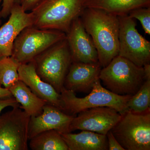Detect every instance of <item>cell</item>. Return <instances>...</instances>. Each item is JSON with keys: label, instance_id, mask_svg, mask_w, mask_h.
Segmentation results:
<instances>
[{"label": "cell", "instance_id": "obj_1", "mask_svg": "<svg viewBox=\"0 0 150 150\" xmlns=\"http://www.w3.org/2000/svg\"><path fill=\"white\" fill-rule=\"evenodd\" d=\"M93 41L101 67L107 66L119 52L118 16L101 10L86 8L80 16Z\"/></svg>", "mask_w": 150, "mask_h": 150}, {"label": "cell", "instance_id": "obj_2", "mask_svg": "<svg viewBox=\"0 0 150 150\" xmlns=\"http://www.w3.org/2000/svg\"><path fill=\"white\" fill-rule=\"evenodd\" d=\"M86 0H44L31 11L33 27L67 33L85 8Z\"/></svg>", "mask_w": 150, "mask_h": 150}, {"label": "cell", "instance_id": "obj_3", "mask_svg": "<svg viewBox=\"0 0 150 150\" xmlns=\"http://www.w3.org/2000/svg\"><path fill=\"white\" fill-rule=\"evenodd\" d=\"M99 79L106 88L119 95H134L145 81L143 67L119 56L101 69Z\"/></svg>", "mask_w": 150, "mask_h": 150}, {"label": "cell", "instance_id": "obj_4", "mask_svg": "<svg viewBox=\"0 0 150 150\" xmlns=\"http://www.w3.org/2000/svg\"><path fill=\"white\" fill-rule=\"evenodd\" d=\"M64 106L63 111L76 115L85 110L99 107L112 108L121 115L129 111L127 103L131 95H119L113 93L101 85L100 80L97 81L88 95L77 97L75 93L63 87L60 93Z\"/></svg>", "mask_w": 150, "mask_h": 150}, {"label": "cell", "instance_id": "obj_5", "mask_svg": "<svg viewBox=\"0 0 150 150\" xmlns=\"http://www.w3.org/2000/svg\"><path fill=\"white\" fill-rule=\"evenodd\" d=\"M33 61L38 76L60 93L73 62L67 38L51 46Z\"/></svg>", "mask_w": 150, "mask_h": 150}, {"label": "cell", "instance_id": "obj_6", "mask_svg": "<svg viewBox=\"0 0 150 150\" xmlns=\"http://www.w3.org/2000/svg\"><path fill=\"white\" fill-rule=\"evenodd\" d=\"M110 131L125 150H150V110L127 111Z\"/></svg>", "mask_w": 150, "mask_h": 150}, {"label": "cell", "instance_id": "obj_7", "mask_svg": "<svg viewBox=\"0 0 150 150\" xmlns=\"http://www.w3.org/2000/svg\"><path fill=\"white\" fill-rule=\"evenodd\" d=\"M66 38V33L60 30L25 28L15 40L11 57L20 64L29 63Z\"/></svg>", "mask_w": 150, "mask_h": 150}, {"label": "cell", "instance_id": "obj_8", "mask_svg": "<svg viewBox=\"0 0 150 150\" xmlns=\"http://www.w3.org/2000/svg\"><path fill=\"white\" fill-rule=\"evenodd\" d=\"M118 56L139 67L150 63V42L139 33L134 18L128 15L118 16Z\"/></svg>", "mask_w": 150, "mask_h": 150}, {"label": "cell", "instance_id": "obj_9", "mask_svg": "<svg viewBox=\"0 0 150 150\" xmlns=\"http://www.w3.org/2000/svg\"><path fill=\"white\" fill-rule=\"evenodd\" d=\"M0 116V150H28L30 116L20 106Z\"/></svg>", "mask_w": 150, "mask_h": 150}, {"label": "cell", "instance_id": "obj_10", "mask_svg": "<svg viewBox=\"0 0 150 150\" xmlns=\"http://www.w3.org/2000/svg\"><path fill=\"white\" fill-rule=\"evenodd\" d=\"M78 114L71 122L70 132L81 130L106 135L121 118L118 111L108 107L93 108Z\"/></svg>", "mask_w": 150, "mask_h": 150}, {"label": "cell", "instance_id": "obj_11", "mask_svg": "<svg viewBox=\"0 0 150 150\" xmlns=\"http://www.w3.org/2000/svg\"><path fill=\"white\" fill-rule=\"evenodd\" d=\"M66 34L73 62L99 63L96 48L85 29L80 17L73 21Z\"/></svg>", "mask_w": 150, "mask_h": 150}, {"label": "cell", "instance_id": "obj_12", "mask_svg": "<svg viewBox=\"0 0 150 150\" xmlns=\"http://www.w3.org/2000/svg\"><path fill=\"white\" fill-rule=\"evenodd\" d=\"M75 115L65 113L51 105L43 106L40 115L30 117L28 125V139L43 131L55 130L60 133H69L71 122Z\"/></svg>", "mask_w": 150, "mask_h": 150}, {"label": "cell", "instance_id": "obj_13", "mask_svg": "<svg viewBox=\"0 0 150 150\" xmlns=\"http://www.w3.org/2000/svg\"><path fill=\"white\" fill-rule=\"evenodd\" d=\"M8 21L0 27V59L11 56L15 40L25 28L32 26L31 13H28L19 3L14 5Z\"/></svg>", "mask_w": 150, "mask_h": 150}, {"label": "cell", "instance_id": "obj_14", "mask_svg": "<svg viewBox=\"0 0 150 150\" xmlns=\"http://www.w3.org/2000/svg\"><path fill=\"white\" fill-rule=\"evenodd\" d=\"M19 80L23 82L35 95L47 103L64 110L61 95L50 84L43 81L36 72L33 61L21 64L18 70Z\"/></svg>", "mask_w": 150, "mask_h": 150}, {"label": "cell", "instance_id": "obj_15", "mask_svg": "<svg viewBox=\"0 0 150 150\" xmlns=\"http://www.w3.org/2000/svg\"><path fill=\"white\" fill-rule=\"evenodd\" d=\"M101 69L99 63L72 62L65 78L64 87L75 93L90 92L96 82L100 79Z\"/></svg>", "mask_w": 150, "mask_h": 150}, {"label": "cell", "instance_id": "obj_16", "mask_svg": "<svg viewBox=\"0 0 150 150\" xmlns=\"http://www.w3.org/2000/svg\"><path fill=\"white\" fill-rule=\"evenodd\" d=\"M60 134L69 150H108L106 135L88 131Z\"/></svg>", "mask_w": 150, "mask_h": 150}, {"label": "cell", "instance_id": "obj_17", "mask_svg": "<svg viewBox=\"0 0 150 150\" xmlns=\"http://www.w3.org/2000/svg\"><path fill=\"white\" fill-rule=\"evenodd\" d=\"M17 101L21 105L20 107L30 117L40 115L43 106L47 104L44 100L33 93L25 84L19 80L9 89Z\"/></svg>", "mask_w": 150, "mask_h": 150}, {"label": "cell", "instance_id": "obj_18", "mask_svg": "<svg viewBox=\"0 0 150 150\" xmlns=\"http://www.w3.org/2000/svg\"><path fill=\"white\" fill-rule=\"evenodd\" d=\"M150 0H86L85 7L101 10L117 16L128 15L134 9L149 7Z\"/></svg>", "mask_w": 150, "mask_h": 150}, {"label": "cell", "instance_id": "obj_19", "mask_svg": "<svg viewBox=\"0 0 150 150\" xmlns=\"http://www.w3.org/2000/svg\"><path fill=\"white\" fill-rule=\"evenodd\" d=\"M30 140L32 150H69L61 134L55 130L43 131Z\"/></svg>", "mask_w": 150, "mask_h": 150}, {"label": "cell", "instance_id": "obj_20", "mask_svg": "<svg viewBox=\"0 0 150 150\" xmlns=\"http://www.w3.org/2000/svg\"><path fill=\"white\" fill-rule=\"evenodd\" d=\"M20 64L11 56L0 59V86L9 89L19 80Z\"/></svg>", "mask_w": 150, "mask_h": 150}, {"label": "cell", "instance_id": "obj_21", "mask_svg": "<svg viewBox=\"0 0 150 150\" xmlns=\"http://www.w3.org/2000/svg\"><path fill=\"white\" fill-rule=\"evenodd\" d=\"M128 110L142 113L150 110V79L145 81L139 90L127 103Z\"/></svg>", "mask_w": 150, "mask_h": 150}, {"label": "cell", "instance_id": "obj_22", "mask_svg": "<svg viewBox=\"0 0 150 150\" xmlns=\"http://www.w3.org/2000/svg\"><path fill=\"white\" fill-rule=\"evenodd\" d=\"M131 18L139 21L142 27L146 34H150V8L142 7L134 9L128 13Z\"/></svg>", "mask_w": 150, "mask_h": 150}, {"label": "cell", "instance_id": "obj_23", "mask_svg": "<svg viewBox=\"0 0 150 150\" xmlns=\"http://www.w3.org/2000/svg\"><path fill=\"white\" fill-rule=\"evenodd\" d=\"M20 0H2L1 17L6 18L10 14L11 11L14 5L16 3H19Z\"/></svg>", "mask_w": 150, "mask_h": 150}, {"label": "cell", "instance_id": "obj_24", "mask_svg": "<svg viewBox=\"0 0 150 150\" xmlns=\"http://www.w3.org/2000/svg\"><path fill=\"white\" fill-rule=\"evenodd\" d=\"M44 0H20L19 4L25 12L35 8Z\"/></svg>", "mask_w": 150, "mask_h": 150}, {"label": "cell", "instance_id": "obj_25", "mask_svg": "<svg viewBox=\"0 0 150 150\" xmlns=\"http://www.w3.org/2000/svg\"><path fill=\"white\" fill-rule=\"evenodd\" d=\"M109 150H125L119 144L110 131L106 134Z\"/></svg>", "mask_w": 150, "mask_h": 150}, {"label": "cell", "instance_id": "obj_26", "mask_svg": "<svg viewBox=\"0 0 150 150\" xmlns=\"http://www.w3.org/2000/svg\"><path fill=\"white\" fill-rule=\"evenodd\" d=\"M8 106L17 107L20 106V104L13 96L0 98V113L4 108Z\"/></svg>", "mask_w": 150, "mask_h": 150}, {"label": "cell", "instance_id": "obj_27", "mask_svg": "<svg viewBox=\"0 0 150 150\" xmlns=\"http://www.w3.org/2000/svg\"><path fill=\"white\" fill-rule=\"evenodd\" d=\"M13 96L9 90L5 88H2L0 86V98Z\"/></svg>", "mask_w": 150, "mask_h": 150}, {"label": "cell", "instance_id": "obj_28", "mask_svg": "<svg viewBox=\"0 0 150 150\" xmlns=\"http://www.w3.org/2000/svg\"><path fill=\"white\" fill-rule=\"evenodd\" d=\"M145 81L150 79V64H147L143 67Z\"/></svg>", "mask_w": 150, "mask_h": 150}, {"label": "cell", "instance_id": "obj_29", "mask_svg": "<svg viewBox=\"0 0 150 150\" xmlns=\"http://www.w3.org/2000/svg\"><path fill=\"white\" fill-rule=\"evenodd\" d=\"M1 4H2V0H0V17H1Z\"/></svg>", "mask_w": 150, "mask_h": 150}]
</instances>
